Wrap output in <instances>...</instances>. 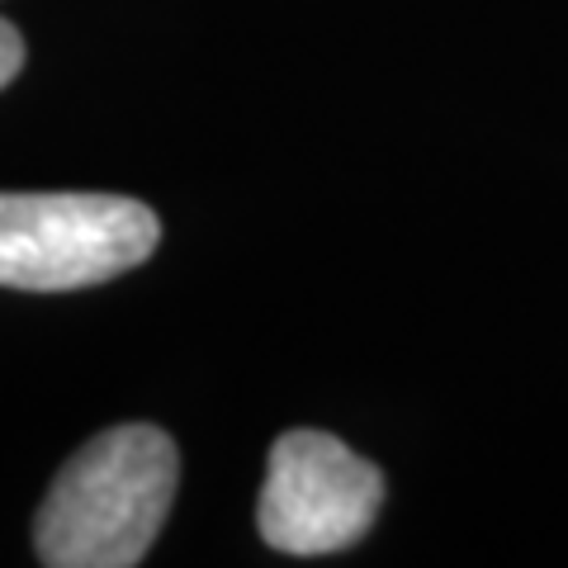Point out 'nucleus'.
Segmentation results:
<instances>
[{
    "instance_id": "1",
    "label": "nucleus",
    "mask_w": 568,
    "mask_h": 568,
    "mask_svg": "<svg viewBox=\"0 0 568 568\" xmlns=\"http://www.w3.org/2000/svg\"><path fill=\"white\" fill-rule=\"evenodd\" d=\"M175 478L181 455L162 426H110L52 478L33 549L48 568H133L166 526Z\"/></svg>"
},
{
    "instance_id": "2",
    "label": "nucleus",
    "mask_w": 568,
    "mask_h": 568,
    "mask_svg": "<svg viewBox=\"0 0 568 568\" xmlns=\"http://www.w3.org/2000/svg\"><path fill=\"white\" fill-rule=\"evenodd\" d=\"M162 223L123 194H0V284L6 290H85L142 265Z\"/></svg>"
},
{
    "instance_id": "3",
    "label": "nucleus",
    "mask_w": 568,
    "mask_h": 568,
    "mask_svg": "<svg viewBox=\"0 0 568 568\" xmlns=\"http://www.w3.org/2000/svg\"><path fill=\"white\" fill-rule=\"evenodd\" d=\"M384 474L327 432H284L256 503L261 540L280 555H336L379 517Z\"/></svg>"
},
{
    "instance_id": "4",
    "label": "nucleus",
    "mask_w": 568,
    "mask_h": 568,
    "mask_svg": "<svg viewBox=\"0 0 568 568\" xmlns=\"http://www.w3.org/2000/svg\"><path fill=\"white\" fill-rule=\"evenodd\" d=\"M20 67H24V39L10 20H0V91L20 77Z\"/></svg>"
}]
</instances>
